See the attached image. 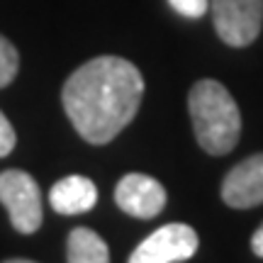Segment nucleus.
I'll list each match as a JSON object with an SVG mask.
<instances>
[{
	"instance_id": "nucleus-1",
	"label": "nucleus",
	"mask_w": 263,
	"mask_h": 263,
	"mask_svg": "<svg viewBox=\"0 0 263 263\" xmlns=\"http://www.w3.org/2000/svg\"><path fill=\"white\" fill-rule=\"evenodd\" d=\"M144 98L139 68L122 57H98L78 66L61 90L76 132L88 144L112 141L137 117Z\"/></svg>"
},
{
	"instance_id": "nucleus-2",
	"label": "nucleus",
	"mask_w": 263,
	"mask_h": 263,
	"mask_svg": "<svg viewBox=\"0 0 263 263\" xmlns=\"http://www.w3.org/2000/svg\"><path fill=\"white\" fill-rule=\"evenodd\" d=\"M188 110L195 139L207 154L224 156L236 146L241 134V112L232 93L219 81H197L190 88Z\"/></svg>"
},
{
	"instance_id": "nucleus-3",
	"label": "nucleus",
	"mask_w": 263,
	"mask_h": 263,
	"mask_svg": "<svg viewBox=\"0 0 263 263\" xmlns=\"http://www.w3.org/2000/svg\"><path fill=\"white\" fill-rule=\"evenodd\" d=\"M0 205L20 234H34L42 227V190L29 173L10 168L0 173Z\"/></svg>"
},
{
	"instance_id": "nucleus-4",
	"label": "nucleus",
	"mask_w": 263,
	"mask_h": 263,
	"mask_svg": "<svg viewBox=\"0 0 263 263\" xmlns=\"http://www.w3.org/2000/svg\"><path fill=\"white\" fill-rule=\"evenodd\" d=\"M219 39L229 47H249L263 25V0H210Z\"/></svg>"
},
{
	"instance_id": "nucleus-5",
	"label": "nucleus",
	"mask_w": 263,
	"mask_h": 263,
	"mask_svg": "<svg viewBox=\"0 0 263 263\" xmlns=\"http://www.w3.org/2000/svg\"><path fill=\"white\" fill-rule=\"evenodd\" d=\"M197 251V234L190 224L171 222L156 229L129 256V263H180Z\"/></svg>"
},
{
	"instance_id": "nucleus-6",
	"label": "nucleus",
	"mask_w": 263,
	"mask_h": 263,
	"mask_svg": "<svg viewBox=\"0 0 263 263\" xmlns=\"http://www.w3.org/2000/svg\"><path fill=\"white\" fill-rule=\"evenodd\" d=\"M117 207L137 219H154L166 207V190L146 173H127L115 188Z\"/></svg>"
},
{
	"instance_id": "nucleus-7",
	"label": "nucleus",
	"mask_w": 263,
	"mask_h": 263,
	"mask_svg": "<svg viewBox=\"0 0 263 263\" xmlns=\"http://www.w3.org/2000/svg\"><path fill=\"white\" fill-rule=\"evenodd\" d=\"M222 200L234 210H249L263 202V154L236 163L224 176Z\"/></svg>"
},
{
	"instance_id": "nucleus-8",
	"label": "nucleus",
	"mask_w": 263,
	"mask_h": 263,
	"mask_svg": "<svg viewBox=\"0 0 263 263\" xmlns=\"http://www.w3.org/2000/svg\"><path fill=\"white\" fill-rule=\"evenodd\" d=\"M49 202L59 215H81L93 210L98 202V188L85 176H66L51 185Z\"/></svg>"
},
{
	"instance_id": "nucleus-9",
	"label": "nucleus",
	"mask_w": 263,
	"mask_h": 263,
	"mask_svg": "<svg viewBox=\"0 0 263 263\" xmlns=\"http://www.w3.org/2000/svg\"><path fill=\"white\" fill-rule=\"evenodd\" d=\"M68 263H110V249L98 232L88 227H76L66 241Z\"/></svg>"
},
{
	"instance_id": "nucleus-10",
	"label": "nucleus",
	"mask_w": 263,
	"mask_h": 263,
	"mask_svg": "<svg viewBox=\"0 0 263 263\" xmlns=\"http://www.w3.org/2000/svg\"><path fill=\"white\" fill-rule=\"evenodd\" d=\"M20 68V54L15 44L10 42L8 37L0 34V88H5L15 81Z\"/></svg>"
},
{
	"instance_id": "nucleus-11",
	"label": "nucleus",
	"mask_w": 263,
	"mask_h": 263,
	"mask_svg": "<svg viewBox=\"0 0 263 263\" xmlns=\"http://www.w3.org/2000/svg\"><path fill=\"white\" fill-rule=\"evenodd\" d=\"M168 5L183 17L197 20L210 10V0H168Z\"/></svg>"
},
{
	"instance_id": "nucleus-12",
	"label": "nucleus",
	"mask_w": 263,
	"mask_h": 263,
	"mask_svg": "<svg viewBox=\"0 0 263 263\" xmlns=\"http://www.w3.org/2000/svg\"><path fill=\"white\" fill-rule=\"evenodd\" d=\"M15 144H17V134H15L8 117L0 112V159H5L10 151L15 149Z\"/></svg>"
},
{
	"instance_id": "nucleus-13",
	"label": "nucleus",
	"mask_w": 263,
	"mask_h": 263,
	"mask_svg": "<svg viewBox=\"0 0 263 263\" xmlns=\"http://www.w3.org/2000/svg\"><path fill=\"white\" fill-rule=\"evenodd\" d=\"M251 249H254V254L258 256V258H263V224L258 227L254 232V236H251Z\"/></svg>"
},
{
	"instance_id": "nucleus-14",
	"label": "nucleus",
	"mask_w": 263,
	"mask_h": 263,
	"mask_svg": "<svg viewBox=\"0 0 263 263\" xmlns=\"http://www.w3.org/2000/svg\"><path fill=\"white\" fill-rule=\"evenodd\" d=\"M5 263H34V261H27V258H8Z\"/></svg>"
}]
</instances>
